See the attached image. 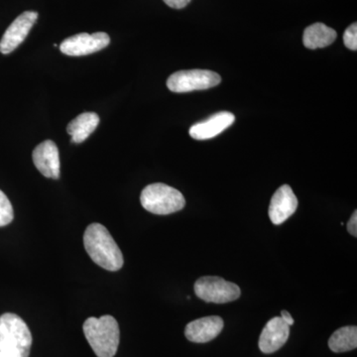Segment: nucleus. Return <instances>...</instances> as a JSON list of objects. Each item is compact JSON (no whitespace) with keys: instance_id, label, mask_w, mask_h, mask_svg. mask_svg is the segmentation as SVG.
I'll return each instance as SVG.
<instances>
[{"instance_id":"1","label":"nucleus","mask_w":357,"mask_h":357,"mask_svg":"<svg viewBox=\"0 0 357 357\" xmlns=\"http://www.w3.org/2000/svg\"><path fill=\"white\" fill-rule=\"evenodd\" d=\"M84 245L89 257L107 271H119L123 266V255L114 237L100 223H91L84 234Z\"/></svg>"},{"instance_id":"2","label":"nucleus","mask_w":357,"mask_h":357,"mask_svg":"<svg viewBox=\"0 0 357 357\" xmlns=\"http://www.w3.org/2000/svg\"><path fill=\"white\" fill-rule=\"evenodd\" d=\"M32 335L17 314L6 312L0 317V357H29Z\"/></svg>"},{"instance_id":"3","label":"nucleus","mask_w":357,"mask_h":357,"mask_svg":"<svg viewBox=\"0 0 357 357\" xmlns=\"http://www.w3.org/2000/svg\"><path fill=\"white\" fill-rule=\"evenodd\" d=\"M84 333L98 357H114L119 349L121 332L119 323L112 316L89 318L84 324Z\"/></svg>"},{"instance_id":"4","label":"nucleus","mask_w":357,"mask_h":357,"mask_svg":"<svg viewBox=\"0 0 357 357\" xmlns=\"http://www.w3.org/2000/svg\"><path fill=\"white\" fill-rule=\"evenodd\" d=\"M140 202L145 210L160 215L177 213L183 210L185 204L182 192L162 183L144 188L141 192Z\"/></svg>"},{"instance_id":"5","label":"nucleus","mask_w":357,"mask_h":357,"mask_svg":"<svg viewBox=\"0 0 357 357\" xmlns=\"http://www.w3.org/2000/svg\"><path fill=\"white\" fill-rule=\"evenodd\" d=\"M222 77L208 70H178L169 77L167 86L173 93H183L217 86Z\"/></svg>"},{"instance_id":"6","label":"nucleus","mask_w":357,"mask_h":357,"mask_svg":"<svg viewBox=\"0 0 357 357\" xmlns=\"http://www.w3.org/2000/svg\"><path fill=\"white\" fill-rule=\"evenodd\" d=\"M194 290L199 299L215 304L232 302L241 295V288L236 284L215 276L202 277L195 283Z\"/></svg>"},{"instance_id":"7","label":"nucleus","mask_w":357,"mask_h":357,"mask_svg":"<svg viewBox=\"0 0 357 357\" xmlns=\"http://www.w3.org/2000/svg\"><path fill=\"white\" fill-rule=\"evenodd\" d=\"M109 43L110 38L107 33H81L64 40L60 45V50L65 55L79 57L102 50L107 48Z\"/></svg>"},{"instance_id":"8","label":"nucleus","mask_w":357,"mask_h":357,"mask_svg":"<svg viewBox=\"0 0 357 357\" xmlns=\"http://www.w3.org/2000/svg\"><path fill=\"white\" fill-rule=\"evenodd\" d=\"M37 20L38 13L35 11H25L18 16L2 36L0 41V52L7 55L15 50L24 41Z\"/></svg>"},{"instance_id":"9","label":"nucleus","mask_w":357,"mask_h":357,"mask_svg":"<svg viewBox=\"0 0 357 357\" xmlns=\"http://www.w3.org/2000/svg\"><path fill=\"white\" fill-rule=\"evenodd\" d=\"M33 163L46 178H60V157L57 145L51 140L40 143L32 154Z\"/></svg>"},{"instance_id":"10","label":"nucleus","mask_w":357,"mask_h":357,"mask_svg":"<svg viewBox=\"0 0 357 357\" xmlns=\"http://www.w3.org/2000/svg\"><path fill=\"white\" fill-rule=\"evenodd\" d=\"M290 335V326L282 319L275 317L270 319L263 328L259 337V349L263 354H270L279 351L287 342Z\"/></svg>"},{"instance_id":"11","label":"nucleus","mask_w":357,"mask_h":357,"mask_svg":"<svg viewBox=\"0 0 357 357\" xmlns=\"http://www.w3.org/2000/svg\"><path fill=\"white\" fill-rule=\"evenodd\" d=\"M297 208L298 199L292 188L288 185H282L272 197L269 206L270 220L274 225H282L292 217Z\"/></svg>"},{"instance_id":"12","label":"nucleus","mask_w":357,"mask_h":357,"mask_svg":"<svg viewBox=\"0 0 357 357\" xmlns=\"http://www.w3.org/2000/svg\"><path fill=\"white\" fill-rule=\"evenodd\" d=\"M223 319L217 316L204 317L188 324L185 335L190 342L196 344H206L215 340L222 333Z\"/></svg>"},{"instance_id":"13","label":"nucleus","mask_w":357,"mask_h":357,"mask_svg":"<svg viewBox=\"0 0 357 357\" xmlns=\"http://www.w3.org/2000/svg\"><path fill=\"white\" fill-rule=\"evenodd\" d=\"M236 121V116L229 112L211 115L206 121L194 124L190 128V135L196 140H208L229 128Z\"/></svg>"},{"instance_id":"14","label":"nucleus","mask_w":357,"mask_h":357,"mask_svg":"<svg viewBox=\"0 0 357 357\" xmlns=\"http://www.w3.org/2000/svg\"><path fill=\"white\" fill-rule=\"evenodd\" d=\"M337 36V32L333 28L324 23H314L305 29L303 43L306 48L311 50L326 48L335 41Z\"/></svg>"},{"instance_id":"15","label":"nucleus","mask_w":357,"mask_h":357,"mask_svg":"<svg viewBox=\"0 0 357 357\" xmlns=\"http://www.w3.org/2000/svg\"><path fill=\"white\" fill-rule=\"evenodd\" d=\"M100 123V116L95 112H84L68 124L67 131L72 142L83 143L96 130Z\"/></svg>"},{"instance_id":"16","label":"nucleus","mask_w":357,"mask_h":357,"mask_svg":"<svg viewBox=\"0 0 357 357\" xmlns=\"http://www.w3.org/2000/svg\"><path fill=\"white\" fill-rule=\"evenodd\" d=\"M328 347L331 351L337 352V354L356 349L357 347L356 326H344V328L335 331L328 340Z\"/></svg>"},{"instance_id":"17","label":"nucleus","mask_w":357,"mask_h":357,"mask_svg":"<svg viewBox=\"0 0 357 357\" xmlns=\"http://www.w3.org/2000/svg\"><path fill=\"white\" fill-rule=\"evenodd\" d=\"M14 211L13 204L6 195L0 190V227H6L13 222Z\"/></svg>"},{"instance_id":"18","label":"nucleus","mask_w":357,"mask_h":357,"mask_svg":"<svg viewBox=\"0 0 357 357\" xmlns=\"http://www.w3.org/2000/svg\"><path fill=\"white\" fill-rule=\"evenodd\" d=\"M344 43L349 50H357V24L354 23L345 30L344 34Z\"/></svg>"},{"instance_id":"19","label":"nucleus","mask_w":357,"mask_h":357,"mask_svg":"<svg viewBox=\"0 0 357 357\" xmlns=\"http://www.w3.org/2000/svg\"><path fill=\"white\" fill-rule=\"evenodd\" d=\"M171 8L182 9L191 2V0H163Z\"/></svg>"},{"instance_id":"20","label":"nucleus","mask_w":357,"mask_h":357,"mask_svg":"<svg viewBox=\"0 0 357 357\" xmlns=\"http://www.w3.org/2000/svg\"><path fill=\"white\" fill-rule=\"evenodd\" d=\"M347 230H349V234L351 236H357V211H354V213H352L351 220H349V223H347Z\"/></svg>"},{"instance_id":"21","label":"nucleus","mask_w":357,"mask_h":357,"mask_svg":"<svg viewBox=\"0 0 357 357\" xmlns=\"http://www.w3.org/2000/svg\"><path fill=\"white\" fill-rule=\"evenodd\" d=\"M281 318L282 319H283L284 321H285L286 324H287V325H294V319L292 318V316H291L290 312L287 311H282Z\"/></svg>"}]
</instances>
